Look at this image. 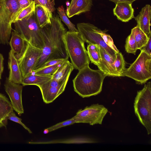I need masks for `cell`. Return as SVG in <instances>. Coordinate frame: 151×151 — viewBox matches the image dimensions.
I'll return each mask as SVG.
<instances>
[{
    "label": "cell",
    "mask_w": 151,
    "mask_h": 151,
    "mask_svg": "<svg viewBox=\"0 0 151 151\" xmlns=\"http://www.w3.org/2000/svg\"><path fill=\"white\" fill-rule=\"evenodd\" d=\"M1 0H0V1H1Z\"/></svg>",
    "instance_id": "cell-42"
},
{
    "label": "cell",
    "mask_w": 151,
    "mask_h": 151,
    "mask_svg": "<svg viewBox=\"0 0 151 151\" xmlns=\"http://www.w3.org/2000/svg\"><path fill=\"white\" fill-rule=\"evenodd\" d=\"M52 78V75H38L32 72L22 77L21 84L23 86L35 85L39 87L50 80Z\"/></svg>",
    "instance_id": "cell-21"
},
{
    "label": "cell",
    "mask_w": 151,
    "mask_h": 151,
    "mask_svg": "<svg viewBox=\"0 0 151 151\" xmlns=\"http://www.w3.org/2000/svg\"><path fill=\"white\" fill-rule=\"evenodd\" d=\"M74 68L68 60L63 63L55 73L52 75V79L62 82H68L71 72Z\"/></svg>",
    "instance_id": "cell-19"
},
{
    "label": "cell",
    "mask_w": 151,
    "mask_h": 151,
    "mask_svg": "<svg viewBox=\"0 0 151 151\" xmlns=\"http://www.w3.org/2000/svg\"><path fill=\"white\" fill-rule=\"evenodd\" d=\"M59 16L62 20L67 26L69 31L78 32V29L75 27V25L69 19L66 15L63 6L57 8Z\"/></svg>",
    "instance_id": "cell-29"
},
{
    "label": "cell",
    "mask_w": 151,
    "mask_h": 151,
    "mask_svg": "<svg viewBox=\"0 0 151 151\" xmlns=\"http://www.w3.org/2000/svg\"><path fill=\"white\" fill-rule=\"evenodd\" d=\"M66 60H65L63 59H55L50 60L44 63L39 68H42L57 64L61 63Z\"/></svg>",
    "instance_id": "cell-33"
},
{
    "label": "cell",
    "mask_w": 151,
    "mask_h": 151,
    "mask_svg": "<svg viewBox=\"0 0 151 151\" xmlns=\"http://www.w3.org/2000/svg\"><path fill=\"white\" fill-rule=\"evenodd\" d=\"M87 49L90 60L92 63L98 66L101 60L100 46L96 44H89Z\"/></svg>",
    "instance_id": "cell-23"
},
{
    "label": "cell",
    "mask_w": 151,
    "mask_h": 151,
    "mask_svg": "<svg viewBox=\"0 0 151 151\" xmlns=\"http://www.w3.org/2000/svg\"><path fill=\"white\" fill-rule=\"evenodd\" d=\"M42 52V49L34 47L27 42L24 51L17 59L22 77L34 70Z\"/></svg>",
    "instance_id": "cell-10"
},
{
    "label": "cell",
    "mask_w": 151,
    "mask_h": 151,
    "mask_svg": "<svg viewBox=\"0 0 151 151\" xmlns=\"http://www.w3.org/2000/svg\"></svg>",
    "instance_id": "cell-41"
},
{
    "label": "cell",
    "mask_w": 151,
    "mask_h": 151,
    "mask_svg": "<svg viewBox=\"0 0 151 151\" xmlns=\"http://www.w3.org/2000/svg\"><path fill=\"white\" fill-rule=\"evenodd\" d=\"M108 112L103 105L93 104L79 110L73 117L76 119V123H88L91 125L101 124Z\"/></svg>",
    "instance_id": "cell-9"
},
{
    "label": "cell",
    "mask_w": 151,
    "mask_h": 151,
    "mask_svg": "<svg viewBox=\"0 0 151 151\" xmlns=\"http://www.w3.org/2000/svg\"><path fill=\"white\" fill-rule=\"evenodd\" d=\"M48 132V131L47 129H45L43 131V133L45 134H47Z\"/></svg>",
    "instance_id": "cell-39"
},
{
    "label": "cell",
    "mask_w": 151,
    "mask_h": 151,
    "mask_svg": "<svg viewBox=\"0 0 151 151\" xmlns=\"http://www.w3.org/2000/svg\"><path fill=\"white\" fill-rule=\"evenodd\" d=\"M13 111L11 102L6 96L0 93V128L6 127L8 116Z\"/></svg>",
    "instance_id": "cell-20"
},
{
    "label": "cell",
    "mask_w": 151,
    "mask_h": 151,
    "mask_svg": "<svg viewBox=\"0 0 151 151\" xmlns=\"http://www.w3.org/2000/svg\"><path fill=\"white\" fill-rule=\"evenodd\" d=\"M50 0L51 1H54V0Z\"/></svg>",
    "instance_id": "cell-40"
},
{
    "label": "cell",
    "mask_w": 151,
    "mask_h": 151,
    "mask_svg": "<svg viewBox=\"0 0 151 151\" xmlns=\"http://www.w3.org/2000/svg\"><path fill=\"white\" fill-rule=\"evenodd\" d=\"M63 63L34 70L32 72L35 74L38 75H52L55 73Z\"/></svg>",
    "instance_id": "cell-28"
},
{
    "label": "cell",
    "mask_w": 151,
    "mask_h": 151,
    "mask_svg": "<svg viewBox=\"0 0 151 151\" xmlns=\"http://www.w3.org/2000/svg\"><path fill=\"white\" fill-rule=\"evenodd\" d=\"M13 23L15 30L25 41L34 47L43 49L44 42L41 28L37 22L35 12L31 15Z\"/></svg>",
    "instance_id": "cell-6"
},
{
    "label": "cell",
    "mask_w": 151,
    "mask_h": 151,
    "mask_svg": "<svg viewBox=\"0 0 151 151\" xmlns=\"http://www.w3.org/2000/svg\"><path fill=\"white\" fill-rule=\"evenodd\" d=\"M78 0H71L70 3L68 8H70Z\"/></svg>",
    "instance_id": "cell-38"
},
{
    "label": "cell",
    "mask_w": 151,
    "mask_h": 151,
    "mask_svg": "<svg viewBox=\"0 0 151 151\" xmlns=\"http://www.w3.org/2000/svg\"><path fill=\"white\" fill-rule=\"evenodd\" d=\"M151 82L145 84L137 92L134 100L135 113L140 122L146 128L148 134L151 133Z\"/></svg>",
    "instance_id": "cell-7"
},
{
    "label": "cell",
    "mask_w": 151,
    "mask_h": 151,
    "mask_svg": "<svg viewBox=\"0 0 151 151\" xmlns=\"http://www.w3.org/2000/svg\"><path fill=\"white\" fill-rule=\"evenodd\" d=\"M132 29L134 32L137 49L140 50L147 43L149 37L138 27L136 26Z\"/></svg>",
    "instance_id": "cell-24"
},
{
    "label": "cell",
    "mask_w": 151,
    "mask_h": 151,
    "mask_svg": "<svg viewBox=\"0 0 151 151\" xmlns=\"http://www.w3.org/2000/svg\"><path fill=\"white\" fill-rule=\"evenodd\" d=\"M7 118L8 119H9L21 124L25 129L27 130L29 133L31 134L32 133L31 131L22 122L21 119L18 117L16 115L13 111H11L9 114Z\"/></svg>",
    "instance_id": "cell-32"
},
{
    "label": "cell",
    "mask_w": 151,
    "mask_h": 151,
    "mask_svg": "<svg viewBox=\"0 0 151 151\" xmlns=\"http://www.w3.org/2000/svg\"><path fill=\"white\" fill-rule=\"evenodd\" d=\"M75 123H76V119L73 117L69 119L58 123L47 129L49 132L61 127L73 124Z\"/></svg>",
    "instance_id": "cell-31"
},
{
    "label": "cell",
    "mask_w": 151,
    "mask_h": 151,
    "mask_svg": "<svg viewBox=\"0 0 151 151\" xmlns=\"http://www.w3.org/2000/svg\"><path fill=\"white\" fill-rule=\"evenodd\" d=\"M35 2L36 4H38L47 9L51 19L53 15L52 13L55 10L54 1L50 0H35Z\"/></svg>",
    "instance_id": "cell-30"
},
{
    "label": "cell",
    "mask_w": 151,
    "mask_h": 151,
    "mask_svg": "<svg viewBox=\"0 0 151 151\" xmlns=\"http://www.w3.org/2000/svg\"><path fill=\"white\" fill-rule=\"evenodd\" d=\"M115 4L119 2H126L132 4V3L137 0H109Z\"/></svg>",
    "instance_id": "cell-37"
},
{
    "label": "cell",
    "mask_w": 151,
    "mask_h": 151,
    "mask_svg": "<svg viewBox=\"0 0 151 151\" xmlns=\"http://www.w3.org/2000/svg\"><path fill=\"white\" fill-rule=\"evenodd\" d=\"M51 22L41 28L44 46L34 70L40 68L44 63L50 60H68L69 56L65 40L66 29L57 14L52 15Z\"/></svg>",
    "instance_id": "cell-1"
},
{
    "label": "cell",
    "mask_w": 151,
    "mask_h": 151,
    "mask_svg": "<svg viewBox=\"0 0 151 151\" xmlns=\"http://www.w3.org/2000/svg\"><path fill=\"white\" fill-rule=\"evenodd\" d=\"M134 18L137 22L136 26L139 27L148 37L151 35L150 29L151 19L150 5L146 4L142 9L139 14Z\"/></svg>",
    "instance_id": "cell-12"
},
{
    "label": "cell",
    "mask_w": 151,
    "mask_h": 151,
    "mask_svg": "<svg viewBox=\"0 0 151 151\" xmlns=\"http://www.w3.org/2000/svg\"><path fill=\"white\" fill-rule=\"evenodd\" d=\"M4 58L2 55L0 53V79L1 78L2 73L4 70Z\"/></svg>",
    "instance_id": "cell-36"
},
{
    "label": "cell",
    "mask_w": 151,
    "mask_h": 151,
    "mask_svg": "<svg viewBox=\"0 0 151 151\" xmlns=\"http://www.w3.org/2000/svg\"><path fill=\"white\" fill-rule=\"evenodd\" d=\"M20 12L17 0L0 1V44L6 45L9 43L12 24Z\"/></svg>",
    "instance_id": "cell-5"
},
{
    "label": "cell",
    "mask_w": 151,
    "mask_h": 151,
    "mask_svg": "<svg viewBox=\"0 0 151 151\" xmlns=\"http://www.w3.org/2000/svg\"><path fill=\"white\" fill-rule=\"evenodd\" d=\"M36 3L33 1L28 6L25 8L19 13L13 23L18 20H21L24 18L32 14L35 10Z\"/></svg>",
    "instance_id": "cell-27"
},
{
    "label": "cell",
    "mask_w": 151,
    "mask_h": 151,
    "mask_svg": "<svg viewBox=\"0 0 151 151\" xmlns=\"http://www.w3.org/2000/svg\"><path fill=\"white\" fill-rule=\"evenodd\" d=\"M130 78L139 84L145 83L151 78V56L143 50L135 60L121 74Z\"/></svg>",
    "instance_id": "cell-8"
},
{
    "label": "cell",
    "mask_w": 151,
    "mask_h": 151,
    "mask_svg": "<svg viewBox=\"0 0 151 151\" xmlns=\"http://www.w3.org/2000/svg\"><path fill=\"white\" fill-rule=\"evenodd\" d=\"M143 50L151 56V35L150 36L147 42L140 50Z\"/></svg>",
    "instance_id": "cell-34"
},
{
    "label": "cell",
    "mask_w": 151,
    "mask_h": 151,
    "mask_svg": "<svg viewBox=\"0 0 151 151\" xmlns=\"http://www.w3.org/2000/svg\"><path fill=\"white\" fill-rule=\"evenodd\" d=\"M19 4L20 12L23 9L29 6L35 0H17Z\"/></svg>",
    "instance_id": "cell-35"
},
{
    "label": "cell",
    "mask_w": 151,
    "mask_h": 151,
    "mask_svg": "<svg viewBox=\"0 0 151 151\" xmlns=\"http://www.w3.org/2000/svg\"><path fill=\"white\" fill-rule=\"evenodd\" d=\"M35 14L37 22L41 28L51 23V18L47 10L45 8L36 4Z\"/></svg>",
    "instance_id": "cell-22"
},
{
    "label": "cell",
    "mask_w": 151,
    "mask_h": 151,
    "mask_svg": "<svg viewBox=\"0 0 151 151\" xmlns=\"http://www.w3.org/2000/svg\"><path fill=\"white\" fill-rule=\"evenodd\" d=\"M9 42L11 50L17 59L22 54L26 47L27 42L15 30L12 32Z\"/></svg>",
    "instance_id": "cell-17"
},
{
    "label": "cell",
    "mask_w": 151,
    "mask_h": 151,
    "mask_svg": "<svg viewBox=\"0 0 151 151\" xmlns=\"http://www.w3.org/2000/svg\"><path fill=\"white\" fill-rule=\"evenodd\" d=\"M125 47V50L127 52L134 55H135L136 52L138 50L134 32L132 29L131 34L126 38Z\"/></svg>",
    "instance_id": "cell-26"
},
{
    "label": "cell",
    "mask_w": 151,
    "mask_h": 151,
    "mask_svg": "<svg viewBox=\"0 0 151 151\" xmlns=\"http://www.w3.org/2000/svg\"><path fill=\"white\" fill-rule=\"evenodd\" d=\"M77 28L84 42L99 45L115 59L116 53L119 51L109 35L89 23H78Z\"/></svg>",
    "instance_id": "cell-3"
},
{
    "label": "cell",
    "mask_w": 151,
    "mask_h": 151,
    "mask_svg": "<svg viewBox=\"0 0 151 151\" xmlns=\"http://www.w3.org/2000/svg\"><path fill=\"white\" fill-rule=\"evenodd\" d=\"M100 47L101 60L98 66L99 69L107 76L119 77L116 71L114 62L115 59L111 56L104 49Z\"/></svg>",
    "instance_id": "cell-14"
},
{
    "label": "cell",
    "mask_w": 151,
    "mask_h": 151,
    "mask_svg": "<svg viewBox=\"0 0 151 151\" xmlns=\"http://www.w3.org/2000/svg\"><path fill=\"white\" fill-rule=\"evenodd\" d=\"M93 0H78L72 6L68 8L66 14L69 18L89 11L93 4Z\"/></svg>",
    "instance_id": "cell-18"
},
{
    "label": "cell",
    "mask_w": 151,
    "mask_h": 151,
    "mask_svg": "<svg viewBox=\"0 0 151 151\" xmlns=\"http://www.w3.org/2000/svg\"><path fill=\"white\" fill-rule=\"evenodd\" d=\"M66 85L58 87L39 86L44 102L49 104L53 102L64 91Z\"/></svg>",
    "instance_id": "cell-16"
},
{
    "label": "cell",
    "mask_w": 151,
    "mask_h": 151,
    "mask_svg": "<svg viewBox=\"0 0 151 151\" xmlns=\"http://www.w3.org/2000/svg\"><path fill=\"white\" fill-rule=\"evenodd\" d=\"M107 75L100 69H91L89 65L79 70L73 80L74 91L83 98L99 93Z\"/></svg>",
    "instance_id": "cell-2"
},
{
    "label": "cell",
    "mask_w": 151,
    "mask_h": 151,
    "mask_svg": "<svg viewBox=\"0 0 151 151\" xmlns=\"http://www.w3.org/2000/svg\"><path fill=\"white\" fill-rule=\"evenodd\" d=\"M8 65L9 70V80L14 83L21 84L22 77L19 62L12 50L9 53Z\"/></svg>",
    "instance_id": "cell-15"
},
{
    "label": "cell",
    "mask_w": 151,
    "mask_h": 151,
    "mask_svg": "<svg viewBox=\"0 0 151 151\" xmlns=\"http://www.w3.org/2000/svg\"><path fill=\"white\" fill-rule=\"evenodd\" d=\"M67 52L74 68L78 70L89 65L90 60L79 32L69 31L65 36Z\"/></svg>",
    "instance_id": "cell-4"
},
{
    "label": "cell",
    "mask_w": 151,
    "mask_h": 151,
    "mask_svg": "<svg viewBox=\"0 0 151 151\" xmlns=\"http://www.w3.org/2000/svg\"><path fill=\"white\" fill-rule=\"evenodd\" d=\"M134 12L132 4L126 2L117 3L113 9L114 15L118 20L124 22H128L134 18Z\"/></svg>",
    "instance_id": "cell-13"
},
{
    "label": "cell",
    "mask_w": 151,
    "mask_h": 151,
    "mask_svg": "<svg viewBox=\"0 0 151 151\" xmlns=\"http://www.w3.org/2000/svg\"><path fill=\"white\" fill-rule=\"evenodd\" d=\"M5 90L9 96L13 108L18 114L24 112L22 101L23 85L14 83L7 78L4 84Z\"/></svg>",
    "instance_id": "cell-11"
},
{
    "label": "cell",
    "mask_w": 151,
    "mask_h": 151,
    "mask_svg": "<svg viewBox=\"0 0 151 151\" xmlns=\"http://www.w3.org/2000/svg\"><path fill=\"white\" fill-rule=\"evenodd\" d=\"M114 64L116 72L120 77L121 74L126 69L125 61L121 52L116 53Z\"/></svg>",
    "instance_id": "cell-25"
}]
</instances>
